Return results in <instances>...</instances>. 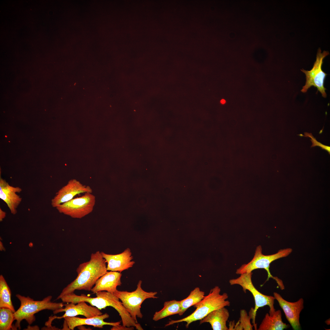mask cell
Instances as JSON below:
<instances>
[{"label":"cell","mask_w":330,"mask_h":330,"mask_svg":"<svg viewBox=\"0 0 330 330\" xmlns=\"http://www.w3.org/2000/svg\"><path fill=\"white\" fill-rule=\"evenodd\" d=\"M142 281H139L136 290L131 292L117 290L114 294L121 301L123 305L135 322L138 323L137 317L141 319L143 315L141 311V306L143 302L148 299H156L157 292H147L141 287Z\"/></svg>","instance_id":"cell-6"},{"label":"cell","mask_w":330,"mask_h":330,"mask_svg":"<svg viewBox=\"0 0 330 330\" xmlns=\"http://www.w3.org/2000/svg\"><path fill=\"white\" fill-rule=\"evenodd\" d=\"M26 330H39V328L38 326L35 325L34 326H28Z\"/></svg>","instance_id":"cell-27"},{"label":"cell","mask_w":330,"mask_h":330,"mask_svg":"<svg viewBox=\"0 0 330 330\" xmlns=\"http://www.w3.org/2000/svg\"><path fill=\"white\" fill-rule=\"evenodd\" d=\"M122 275L118 272L107 271L97 280L91 291L94 294L102 291L114 294L117 290V287L122 284Z\"/></svg>","instance_id":"cell-16"},{"label":"cell","mask_w":330,"mask_h":330,"mask_svg":"<svg viewBox=\"0 0 330 330\" xmlns=\"http://www.w3.org/2000/svg\"><path fill=\"white\" fill-rule=\"evenodd\" d=\"M63 326L62 330H70L66 322L64 320Z\"/></svg>","instance_id":"cell-28"},{"label":"cell","mask_w":330,"mask_h":330,"mask_svg":"<svg viewBox=\"0 0 330 330\" xmlns=\"http://www.w3.org/2000/svg\"><path fill=\"white\" fill-rule=\"evenodd\" d=\"M109 315L107 313L90 318H82L78 317H66L64 318L70 330H73L81 325H91L94 327L102 328L103 326L109 325L115 326L120 324L121 321L106 322L104 320L108 318Z\"/></svg>","instance_id":"cell-15"},{"label":"cell","mask_w":330,"mask_h":330,"mask_svg":"<svg viewBox=\"0 0 330 330\" xmlns=\"http://www.w3.org/2000/svg\"><path fill=\"white\" fill-rule=\"evenodd\" d=\"M64 308H61L53 311L54 314L65 312L61 316H56V319H61L66 317H75L79 315L83 316L86 318H90L103 314L100 310L95 306L88 305L84 301L79 302L76 304L67 303L64 304Z\"/></svg>","instance_id":"cell-12"},{"label":"cell","mask_w":330,"mask_h":330,"mask_svg":"<svg viewBox=\"0 0 330 330\" xmlns=\"http://www.w3.org/2000/svg\"><path fill=\"white\" fill-rule=\"evenodd\" d=\"M204 295V292L199 287L195 288L187 298L180 301L181 310L179 315H182L189 308L200 302L203 299Z\"/></svg>","instance_id":"cell-20"},{"label":"cell","mask_w":330,"mask_h":330,"mask_svg":"<svg viewBox=\"0 0 330 330\" xmlns=\"http://www.w3.org/2000/svg\"><path fill=\"white\" fill-rule=\"evenodd\" d=\"M252 273H245L240 274L238 277L230 279L229 283L230 285H238L241 286L243 291L246 293L249 291L252 295L255 300L254 308H252L249 312V316L252 320L253 325L255 330H257V324L255 320L256 312L258 309L266 306L270 308L269 314H273L276 310L274 307V296L264 295L259 292L254 286L252 281Z\"/></svg>","instance_id":"cell-5"},{"label":"cell","mask_w":330,"mask_h":330,"mask_svg":"<svg viewBox=\"0 0 330 330\" xmlns=\"http://www.w3.org/2000/svg\"><path fill=\"white\" fill-rule=\"evenodd\" d=\"M86 193H92V190L90 186L83 185L76 179H71L56 193L51 200V205L56 208L59 205L73 199L75 195Z\"/></svg>","instance_id":"cell-10"},{"label":"cell","mask_w":330,"mask_h":330,"mask_svg":"<svg viewBox=\"0 0 330 330\" xmlns=\"http://www.w3.org/2000/svg\"><path fill=\"white\" fill-rule=\"evenodd\" d=\"M0 250L1 251H5V249L4 247L2 242L0 241Z\"/></svg>","instance_id":"cell-30"},{"label":"cell","mask_w":330,"mask_h":330,"mask_svg":"<svg viewBox=\"0 0 330 330\" xmlns=\"http://www.w3.org/2000/svg\"><path fill=\"white\" fill-rule=\"evenodd\" d=\"M251 318L248 315L247 311L244 309L241 310L240 312V318L239 320L234 325L233 322H232L234 327L233 330H253V325L251 324L250 322Z\"/></svg>","instance_id":"cell-23"},{"label":"cell","mask_w":330,"mask_h":330,"mask_svg":"<svg viewBox=\"0 0 330 330\" xmlns=\"http://www.w3.org/2000/svg\"><path fill=\"white\" fill-rule=\"evenodd\" d=\"M221 288L219 286H215L211 289L209 294L205 296L201 301L194 306L196 309L192 313L180 319L171 320L165 325V327L185 322L186 323L185 327L188 328L191 323L200 321L213 311L229 306L230 302L227 300L228 298V294L225 292L221 294Z\"/></svg>","instance_id":"cell-3"},{"label":"cell","mask_w":330,"mask_h":330,"mask_svg":"<svg viewBox=\"0 0 330 330\" xmlns=\"http://www.w3.org/2000/svg\"><path fill=\"white\" fill-rule=\"evenodd\" d=\"M305 136L302 134L299 135L301 136H302L305 137H310L311 139L310 140L311 141L312 145L311 146V147H315L316 146H318L320 147L322 149H324L326 150L329 154L330 153V147L329 146H327L323 145L320 142L318 141H317L315 138H314L312 134L311 133H308L307 132L304 133Z\"/></svg>","instance_id":"cell-24"},{"label":"cell","mask_w":330,"mask_h":330,"mask_svg":"<svg viewBox=\"0 0 330 330\" xmlns=\"http://www.w3.org/2000/svg\"><path fill=\"white\" fill-rule=\"evenodd\" d=\"M6 213L5 212L3 211L1 208H0V221H2L3 219L5 217Z\"/></svg>","instance_id":"cell-26"},{"label":"cell","mask_w":330,"mask_h":330,"mask_svg":"<svg viewBox=\"0 0 330 330\" xmlns=\"http://www.w3.org/2000/svg\"><path fill=\"white\" fill-rule=\"evenodd\" d=\"M22 191L20 187L10 185L0 177V198L6 204L13 215L17 213V208L22 200V198L17 193H20Z\"/></svg>","instance_id":"cell-14"},{"label":"cell","mask_w":330,"mask_h":330,"mask_svg":"<svg viewBox=\"0 0 330 330\" xmlns=\"http://www.w3.org/2000/svg\"><path fill=\"white\" fill-rule=\"evenodd\" d=\"M106 263L100 251L92 253L89 261L79 265L77 277L62 290L56 300L76 290L91 291L97 280L108 271Z\"/></svg>","instance_id":"cell-1"},{"label":"cell","mask_w":330,"mask_h":330,"mask_svg":"<svg viewBox=\"0 0 330 330\" xmlns=\"http://www.w3.org/2000/svg\"><path fill=\"white\" fill-rule=\"evenodd\" d=\"M5 307L16 311L11 300V292L2 275H0V308Z\"/></svg>","instance_id":"cell-21"},{"label":"cell","mask_w":330,"mask_h":330,"mask_svg":"<svg viewBox=\"0 0 330 330\" xmlns=\"http://www.w3.org/2000/svg\"><path fill=\"white\" fill-rule=\"evenodd\" d=\"M181 310L180 301L173 300L166 301L164 303L163 308L155 313L152 319L157 321L170 316L179 314Z\"/></svg>","instance_id":"cell-19"},{"label":"cell","mask_w":330,"mask_h":330,"mask_svg":"<svg viewBox=\"0 0 330 330\" xmlns=\"http://www.w3.org/2000/svg\"><path fill=\"white\" fill-rule=\"evenodd\" d=\"M226 102V101L224 99H222L221 101V102L223 104H224Z\"/></svg>","instance_id":"cell-32"},{"label":"cell","mask_w":330,"mask_h":330,"mask_svg":"<svg viewBox=\"0 0 330 330\" xmlns=\"http://www.w3.org/2000/svg\"><path fill=\"white\" fill-rule=\"evenodd\" d=\"M229 317L225 307L214 310L200 320V324L208 323L213 330H229L226 322Z\"/></svg>","instance_id":"cell-17"},{"label":"cell","mask_w":330,"mask_h":330,"mask_svg":"<svg viewBox=\"0 0 330 330\" xmlns=\"http://www.w3.org/2000/svg\"><path fill=\"white\" fill-rule=\"evenodd\" d=\"M95 294L96 297H91L84 294L79 295L73 293L64 295L60 299L63 302L76 304L79 302L84 301L100 310L105 309L108 306L112 307L119 313L123 325L128 327H135L137 323L126 310L119 299L114 294L105 291H99Z\"/></svg>","instance_id":"cell-2"},{"label":"cell","mask_w":330,"mask_h":330,"mask_svg":"<svg viewBox=\"0 0 330 330\" xmlns=\"http://www.w3.org/2000/svg\"><path fill=\"white\" fill-rule=\"evenodd\" d=\"M329 54L328 51L324 50L321 52V49L319 48L317 52L316 60L312 69L310 71L301 70L305 74L306 80L305 85L301 90L302 92L306 93L311 86H314L317 88V91L321 93L323 97L324 98L327 97L326 89L324 85L327 74L322 70V66L323 60Z\"/></svg>","instance_id":"cell-9"},{"label":"cell","mask_w":330,"mask_h":330,"mask_svg":"<svg viewBox=\"0 0 330 330\" xmlns=\"http://www.w3.org/2000/svg\"><path fill=\"white\" fill-rule=\"evenodd\" d=\"M14 313L10 309L0 308V330H12V323L14 321Z\"/></svg>","instance_id":"cell-22"},{"label":"cell","mask_w":330,"mask_h":330,"mask_svg":"<svg viewBox=\"0 0 330 330\" xmlns=\"http://www.w3.org/2000/svg\"><path fill=\"white\" fill-rule=\"evenodd\" d=\"M78 328L79 330H89L88 329V328H86L85 327L83 326V325H81L77 327Z\"/></svg>","instance_id":"cell-29"},{"label":"cell","mask_w":330,"mask_h":330,"mask_svg":"<svg viewBox=\"0 0 330 330\" xmlns=\"http://www.w3.org/2000/svg\"><path fill=\"white\" fill-rule=\"evenodd\" d=\"M95 197L90 193L73 198L56 207L61 213L73 218H81L91 213L95 204Z\"/></svg>","instance_id":"cell-8"},{"label":"cell","mask_w":330,"mask_h":330,"mask_svg":"<svg viewBox=\"0 0 330 330\" xmlns=\"http://www.w3.org/2000/svg\"><path fill=\"white\" fill-rule=\"evenodd\" d=\"M107 263V270L119 272L128 270L132 267L135 262L132 260L133 257L130 249L127 248L123 252L118 254H108L101 252Z\"/></svg>","instance_id":"cell-13"},{"label":"cell","mask_w":330,"mask_h":330,"mask_svg":"<svg viewBox=\"0 0 330 330\" xmlns=\"http://www.w3.org/2000/svg\"><path fill=\"white\" fill-rule=\"evenodd\" d=\"M134 327L131 326L130 327L120 325V324L115 326H112L111 328V330H132L134 329Z\"/></svg>","instance_id":"cell-25"},{"label":"cell","mask_w":330,"mask_h":330,"mask_svg":"<svg viewBox=\"0 0 330 330\" xmlns=\"http://www.w3.org/2000/svg\"><path fill=\"white\" fill-rule=\"evenodd\" d=\"M16 297L20 300V306L19 308L14 313V320L16 321L13 325L12 330L20 329V323L25 320L31 325L35 320L34 315L36 313L44 310L53 311L64 306L63 302H52V296H48L42 300H34L29 296L25 297L19 294L16 295Z\"/></svg>","instance_id":"cell-4"},{"label":"cell","mask_w":330,"mask_h":330,"mask_svg":"<svg viewBox=\"0 0 330 330\" xmlns=\"http://www.w3.org/2000/svg\"><path fill=\"white\" fill-rule=\"evenodd\" d=\"M261 246L257 247L255 255L252 259L247 264L242 265L237 269L236 273L241 274L245 273L251 272L253 270L259 269L265 270L267 273L268 277L266 281L274 276L271 274L270 270V264L277 259L287 257L292 252L291 248H287L279 250L277 253L269 255H265L262 253Z\"/></svg>","instance_id":"cell-7"},{"label":"cell","mask_w":330,"mask_h":330,"mask_svg":"<svg viewBox=\"0 0 330 330\" xmlns=\"http://www.w3.org/2000/svg\"><path fill=\"white\" fill-rule=\"evenodd\" d=\"M273 296L283 310L287 320L293 329L300 330V315L304 308L303 299L301 298L295 302H288L276 292L273 293Z\"/></svg>","instance_id":"cell-11"},{"label":"cell","mask_w":330,"mask_h":330,"mask_svg":"<svg viewBox=\"0 0 330 330\" xmlns=\"http://www.w3.org/2000/svg\"><path fill=\"white\" fill-rule=\"evenodd\" d=\"M288 327V325L283 322L281 311L279 310L271 315L266 314L257 330H283Z\"/></svg>","instance_id":"cell-18"},{"label":"cell","mask_w":330,"mask_h":330,"mask_svg":"<svg viewBox=\"0 0 330 330\" xmlns=\"http://www.w3.org/2000/svg\"><path fill=\"white\" fill-rule=\"evenodd\" d=\"M136 329L138 330H143V328L141 327V326L140 324L137 323L136 326L135 327Z\"/></svg>","instance_id":"cell-31"}]
</instances>
